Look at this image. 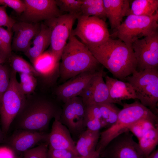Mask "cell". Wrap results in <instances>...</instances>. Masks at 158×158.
Listing matches in <instances>:
<instances>
[{
	"instance_id": "74e56055",
	"label": "cell",
	"mask_w": 158,
	"mask_h": 158,
	"mask_svg": "<svg viewBox=\"0 0 158 158\" xmlns=\"http://www.w3.org/2000/svg\"><path fill=\"white\" fill-rule=\"evenodd\" d=\"M1 4L12 8L19 15L25 11V8L23 0H1Z\"/></svg>"
},
{
	"instance_id": "4316f807",
	"label": "cell",
	"mask_w": 158,
	"mask_h": 158,
	"mask_svg": "<svg viewBox=\"0 0 158 158\" xmlns=\"http://www.w3.org/2000/svg\"><path fill=\"white\" fill-rule=\"evenodd\" d=\"M8 61L11 71L16 73L30 74L35 77L39 75L33 66L21 56L12 53Z\"/></svg>"
},
{
	"instance_id": "7c38bea8",
	"label": "cell",
	"mask_w": 158,
	"mask_h": 158,
	"mask_svg": "<svg viewBox=\"0 0 158 158\" xmlns=\"http://www.w3.org/2000/svg\"><path fill=\"white\" fill-rule=\"evenodd\" d=\"M130 131L113 139L100 154L104 158H143L139 144Z\"/></svg>"
},
{
	"instance_id": "2e32d148",
	"label": "cell",
	"mask_w": 158,
	"mask_h": 158,
	"mask_svg": "<svg viewBox=\"0 0 158 158\" xmlns=\"http://www.w3.org/2000/svg\"><path fill=\"white\" fill-rule=\"evenodd\" d=\"M102 68L98 71H86L71 78L56 88L55 91L56 95L63 102L79 96L91 78Z\"/></svg>"
},
{
	"instance_id": "d6986e66",
	"label": "cell",
	"mask_w": 158,
	"mask_h": 158,
	"mask_svg": "<svg viewBox=\"0 0 158 158\" xmlns=\"http://www.w3.org/2000/svg\"><path fill=\"white\" fill-rule=\"evenodd\" d=\"M104 77L110 97L114 104L122 106L123 103L122 100L136 99L134 90L129 83L119 80L107 75Z\"/></svg>"
},
{
	"instance_id": "44dd1931",
	"label": "cell",
	"mask_w": 158,
	"mask_h": 158,
	"mask_svg": "<svg viewBox=\"0 0 158 158\" xmlns=\"http://www.w3.org/2000/svg\"><path fill=\"white\" fill-rule=\"evenodd\" d=\"M34 39L30 47L24 53L32 63L50 45V30L43 22H41L39 32Z\"/></svg>"
},
{
	"instance_id": "52a82bcc",
	"label": "cell",
	"mask_w": 158,
	"mask_h": 158,
	"mask_svg": "<svg viewBox=\"0 0 158 158\" xmlns=\"http://www.w3.org/2000/svg\"><path fill=\"white\" fill-rule=\"evenodd\" d=\"M11 70L9 86L0 99V116L2 131L7 133L23 107L26 97L21 91L16 76Z\"/></svg>"
},
{
	"instance_id": "e0dca14e",
	"label": "cell",
	"mask_w": 158,
	"mask_h": 158,
	"mask_svg": "<svg viewBox=\"0 0 158 158\" xmlns=\"http://www.w3.org/2000/svg\"><path fill=\"white\" fill-rule=\"evenodd\" d=\"M48 136L41 131L18 129L11 137L9 147L16 155L33 148L40 142H47Z\"/></svg>"
},
{
	"instance_id": "bcb514c9",
	"label": "cell",
	"mask_w": 158,
	"mask_h": 158,
	"mask_svg": "<svg viewBox=\"0 0 158 158\" xmlns=\"http://www.w3.org/2000/svg\"><path fill=\"white\" fill-rule=\"evenodd\" d=\"M99 158H104L101 157H99Z\"/></svg>"
},
{
	"instance_id": "836d02e7",
	"label": "cell",
	"mask_w": 158,
	"mask_h": 158,
	"mask_svg": "<svg viewBox=\"0 0 158 158\" xmlns=\"http://www.w3.org/2000/svg\"><path fill=\"white\" fill-rule=\"evenodd\" d=\"M10 74L8 66L3 64L0 66V99L9 86Z\"/></svg>"
},
{
	"instance_id": "60d3db41",
	"label": "cell",
	"mask_w": 158,
	"mask_h": 158,
	"mask_svg": "<svg viewBox=\"0 0 158 158\" xmlns=\"http://www.w3.org/2000/svg\"><path fill=\"white\" fill-rule=\"evenodd\" d=\"M100 155V152L96 150L87 156H78L76 158H99Z\"/></svg>"
},
{
	"instance_id": "ffe728a7",
	"label": "cell",
	"mask_w": 158,
	"mask_h": 158,
	"mask_svg": "<svg viewBox=\"0 0 158 158\" xmlns=\"http://www.w3.org/2000/svg\"><path fill=\"white\" fill-rule=\"evenodd\" d=\"M107 18L112 30H116L121 23L122 20L130 7L128 0H103Z\"/></svg>"
},
{
	"instance_id": "3957f363",
	"label": "cell",
	"mask_w": 158,
	"mask_h": 158,
	"mask_svg": "<svg viewBox=\"0 0 158 158\" xmlns=\"http://www.w3.org/2000/svg\"><path fill=\"white\" fill-rule=\"evenodd\" d=\"M61 111L49 100L29 97L14 121L18 129L41 131L47 128L52 118H60Z\"/></svg>"
},
{
	"instance_id": "5b68a950",
	"label": "cell",
	"mask_w": 158,
	"mask_h": 158,
	"mask_svg": "<svg viewBox=\"0 0 158 158\" xmlns=\"http://www.w3.org/2000/svg\"><path fill=\"white\" fill-rule=\"evenodd\" d=\"M132 74L125 80L133 87L136 99L156 114L157 113L158 101V68L147 69L142 71L136 70Z\"/></svg>"
},
{
	"instance_id": "f35d334b",
	"label": "cell",
	"mask_w": 158,
	"mask_h": 158,
	"mask_svg": "<svg viewBox=\"0 0 158 158\" xmlns=\"http://www.w3.org/2000/svg\"><path fill=\"white\" fill-rule=\"evenodd\" d=\"M85 113L99 119L101 121L103 127L107 126L106 122L102 118L100 110L98 105L90 104L85 105Z\"/></svg>"
},
{
	"instance_id": "ac0fdd59",
	"label": "cell",
	"mask_w": 158,
	"mask_h": 158,
	"mask_svg": "<svg viewBox=\"0 0 158 158\" xmlns=\"http://www.w3.org/2000/svg\"><path fill=\"white\" fill-rule=\"evenodd\" d=\"M59 118H54L51 131L48 134L47 142L48 148L68 150L79 156L76 150L75 144L71 137L70 131L60 121Z\"/></svg>"
},
{
	"instance_id": "277c9868",
	"label": "cell",
	"mask_w": 158,
	"mask_h": 158,
	"mask_svg": "<svg viewBox=\"0 0 158 158\" xmlns=\"http://www.w3.org/2000/svg\"><path fill=\"white\" fill-rule=\"evenodd\" d=\"M122 106L115 123L100 133L96 148L100 154L113 139L121 134L129 131L130 126L138 121L147 119L158 124L157 115L139 100H135L131 104L123 103Z\"/></svg>"
},
{
	"instance_id": "7dc6e473",
	"label": "cell",
	"mask_w": 158,
	"mask_h": 158,
	"mask_svg": "<svg viewBox=\"0 0 158 158\" xmlns=\"http://www.w3.org/2000/svg\"></svg>"
},
{
	"instance_id": "8d00e7d4",
	"label": "cell",
	"mask_w": 158,
	"mask_h": 158,
	"mask_svg": "<svg viewBox=\"0 0 158 158\" xmlns=\"http://www.w3.org/2000/svg\"><path fill=\"white\" fill-rule=\"evenodd\" d=\"M84 124L87 129L92 131H99L103 127L102 122L99 119L85 113Z\"/></svg>"
},
{
	"instance_id": "7402d4cb",
	"label": "cell",
	"mask_w": 158,
	"mask_h": 158,
	"mask_svg": "<svg viewBox=\"0 0 158 158\" xmlns=\"http://www.w3.org/2000/svg\"><path fill=\"white\" fill-rule=\"evenodd\" d=\"M100 135L99 131H95L87 129L81 133L75 144L78 155L86 156L95 151Z\"/></svg>"
},
{
	"instance_id": "8992f818",
	"label": "cell",
	"mask_w": 158,
	"mask_h": 158,
	"mask_svg": "<svg viewBox=\"0 0 158 158\" xmlns=\"http://www.w3.org/2000/svg\"><path fill=\"white\" fill-rule=\"evenodd\" d=\"M158 20V12L152 16L128 15L110 37L117 38L131 47L136 40L157 31Z\"/></svg>"
},
{
	"instance_id": "f546056e",
	"label": "cell",
	"mask_w": 158,
	"mask_h": 158,
	"mask_svg": "<svg viewBox=\"0 0 158 158\" xmlns=\"http://www.w3.org/2000/svg\"><path fill=\"white\" fill-rule=\"evenodd\" d=\"M157 126L158 124L153 121L148 119H143L132 124L129 128V131L139 139L149 130Z\"/></svg>"
},
{
	"instance_id": "4fadbf2b",
	"label": "cell",
	"mask_w": 158,
	"mask_h": 158,
	"mask_svg": "<svg viewBox=\"0 0 158 158\" xmlns=\"http://www.w3.org/2000/svg\"><path fill=\"white\" fill-rule=\"evenodd\" d=\"M59 120L70 132L79 134L85 130V107L80 97L69 99L64 102Z\"/></svg>"
},
{
	"instance_id": "b9f144b4",
	"label": "cell",
	"mask_w": 158,
	"mask_h": 158,
	"mask_svg": "<svg viewBox=\"0 0 158 158\" xmlns=\"http://www.w3.org/2000/svg\"><path fill=\"white\" fill-rule=\"evenodd\" d=\"M143 158H158V150H154L148 156Z\"/></svg>"
},
{
	"instance_id": "f6af8a7d",
	"label": "cell",
	"mask_w": 158,
	"mask_h": 158,
	"mask_svg": "<svg viewBox=\"0 0 158 158\" xmlns=\"http://www.w3.org/2000/svg\"><path fill=\"white\" fill-rule=\"evenodd\" d=\"M16 158H23L22 157L17 156Z\"/></svg>"
},
{
	"instance_id": "30bf717a",
	"label": "cell",
	"mask_w": 158,
	"mask_h": 158,
	"mask_svg": "<svg viewBox=\"0 0 158 158\" xmlns=\"http://www.w3.org/2000/svg\"><path fill=\"white\" fill-rule=\"evenodd\" d=\"M139 71L158 68V32L138 39L132 44Z\"/></svg>"
},
{
	"instance_id": "484cf974",
	"label": "cell",
	"mask_w": 158,
	"mask_h": 158,
	"mask_svg": "<svg viewBox=\"0 0 158 158\" xmlns=\"http://www.w3.org/2000/svg\"><path fill=\"white\" fill-rule=\"evenodd\" d=\"M138 144L144 158L148 156L158 144V126L154 127L138 139Z\"/></svg>"
},
{
	"instance_id": "603a6c76",
	"label": "cell",
	"mask_w": 158,
	"mask_h": 158,
	"mask_svg": "<svg viewBox=\"0 0 158 158\" xmlns=\"http://www.w3.org/2000/svg\"><path fill=\"white\" fill-rule=\"evenodd\" d=\"M59 61L49 50L44 51L32 63L40 75L46 76L59 68Z\"/></svg>"
},
{
	"instance_id": "7a4b0ae2",
	"label": "cell",
	"mask_w": 158,
	"mask_h": 158,
	"mask_svg": "<svg viewBox=\"0 0 158 158\" xmlns=\"http://www.w3.org/2000/svg\"><path fill=\"white\" fill-rule=\"evenodd\" d=\"M59 71L60 82L63 83L86 71H96L104 68L88 47L70 35L62 53Z\"/></svg>"
},
{
	"instance_id": "d4e9b609",
	"label": "cell",
	"mask_w": 158,
	"mask_h": 158,
	"mask_svg": "<svg viewBox=\"0 0 158 158\" xmlns=\"http://www.w3.org/2000/svg\"><path fill=\"white\" fill-rule=\"evenodd\" d=\"M82 1L80 8L81 15L96 17L106 21L107 17L103 0H82Z\"/></svg>"
},
{
	"instance_id": "cb8c5ba5",
	"label": "cell",
	"mask_w": 158,
	"mask_h": 158,
	"mask_svg": "<svg viewBox=\"0 0 158 158\" xmlns=\"http://www.w3.org/2000/svg\"><path fill=\"white\" fill-rule=\"evenodd\" d=\"M158 0L133 1L125 16H152L158 12Z\"/></svg>"
},
{
	"instance_id": "9a60e30c",
	"label": "cell",
	"mask_w": 158,
	"mask_h": 158,
	"mask_svg": "<svg viewBox=\"0 0 158 158\" xmlns=\"http://www.w3.org/2000/svg\"><path fill=\"white\" fill-rule=\"evenodd\" d=\"M41 23H29L17 21L12 28V51L25 53L30 47L31 40L39 32Z\"/></svg>"
},
{
	"instance_id": "ba28073f",
	"label": "cell",
	"mask_w": 158,
	"mask_h": 158,
	"mask_svg": "<svg viewBox=\"0 0 158 158\" xmlns=\"http://www.w3.org/2000/svg\"><path fill=\"white\" fill-rule=\"evenodd\" d=\"M77 19V26L71 34L77 36L87 46L100 45L110 37L107 24L102 19L80 14Z\"/></svg>"
},
{
	"instance_id": "83f0119b",
	"label": "cell",
	"mask_w": 158,
	"mask_h": 158,
	"mask_svg": "<svg viewBox=\"0 0 158 158\" xmlns=\"http://www.w3.org/2000/svg\"><path fill=\"white\" fill-rule=\"evenodd\" d=\"M12 31L0 26V54L3 63L7 61L12 53Z\"/></svg>"
},
{
	"instance_id": "7bdbcfd3",
	"label": "cell",
	"mask_w": 158,
	"mask_h": 158,
	"mask_svg": "<svg viewBox=\"0 0 158 158\" xmlns=\"http://www.w3.org/2000/svg\"><path fill=\"white\" fill-rule=\"evenodd\" d=\"M3 135L2 131L1 130V129H0V142H1V140L2 139Z\"/></svg>"
},
{
	"instance_id": "ab89813d",
	"label": "cell",
	"mask_w": 158,
	"mask_h": 158,
	"mask_svg": "<svg viewBox=\"0 0 158 158\" xmlns=\"http://www.w3.org/2000/svg\"><path fill=\"white\" fill-rule=\"evenodd\" d=\"M17 156L9 147H0V158H16Z\"/></svg>"
},
{
	"instance_id": "f1b7e54d",
	"label": "cell",
	"mask_w": 158,
	"mask_h": 158,
	"mask_svg": "<svg viewBox=\"0 0 158 158\" xmlns=\"http://www.w3.org/2000/svg\"><path fill=\"white\" fill-rule=\"evenodd\" d=\"M100 110L102 117L107 126H110L116 121L121 109L114 103H106L98 105Z\"/></svg>"
},
{
	"instance_id": "e575fe53",
	"label": "cell",
	"mask_w": 158,
	"mask_h": 158,
	"mask_svg": "<svg viewBox=\"0 0 158 158\" xmlns=\"http://www.w3.org/2000/svg\"><path fill=\"white\" fill-rule=\"evenodd\" d=\"M79 156L67 150L55 149L49 148L47 158H76Z\"/></svg>"
},
{
	"instance_id": "ee69618b",
	"label": "cell",
	"mask_w": 158,
	"mask_h": 158,
	"mask_svg": "<svg viewBox=\"0 0 158 158\" xmlns=\"http://www.w3.org/2000/svg\"><path fill=\"white\" fill-rule=\"evenodd\" d=\"M3 64V62H2V60H1V55H0V66L2 64Z\"/></svg>"
},
{
	"instance_id": "1f68e13d",
	"label": "cell",
	"mask_w": 158,
	"mask_h": 158,
	"mask_svg": "<svg viewBox=\"0 0 158 158\" xmlns=\"http://www.w3.org/2000/svg\"><path fill=\"white\" fill-rule=\"evenodd\" d=\"M20 81L19 86L22 92L25 95L33 93L36 87L37 80L36 77L30 74L19 73Z\"/></svg>"
},
{
	"instance_id": "d6a6232c",
	"label": "cell",
	"mask_w": 158,
	"mask_h": 158,
	"mask_svg": "<svg viewBox=\"0 0 158 158\" xmlns=\"http://www.w3.org/2000/svg\"><path fill=\"white\" fill-rule=\"evenodd\" d=\"M48 145L47 142L42 143L23 153V158H47Z\"/></svg>"
},
{
	"instance_id": "5bb4252c",
	"label": "cell",
	"mask_w": 158,
	"mask_h": 158,
	"mask_svg": "<svg viewBox=\"0 0 158 158\" xmlns=\"http://www.w3.org/2000/svg\"><path fill=\"white\" fill-rule=\"evenodd\" d=\"M106 74L102 68L91 78L80 95L84 105L114 103L110 97L107 86L103 79Z\"/></svg>"
},
{
	"instance_id": "6da1fadb",
	"label": "cell",
	"mask_w": 158,
	"mask_h": 158,
	"mask_svg": "<svg viewBox=\"0 0 158 158\" xmlns=\"http://www.w3.org/2000/svg\"><path fill=\"white\" fill-rule=\"evenodd\" d=\"M87 47L99 63L121 80H125L137 70V62L132 47L119 39L110 37L100 45Z\"/></svg>"
},
{
	"instance_id": "8fae6325",
	"label": "cell",
	"mask_w": 158,
	"mask_h": 158,
	"mask_svg": "<svg viewBox=\"0 0 158 158\" xmlns=\"http://www.w3.org/2000/svg\"><path fill=\"white\" fill-rule=\"evenodd\" d=\"M25 11L18 21L29 23H41L63 14L57 6L55 0H23Z\"/></svg>"
},
{
	"instance_id": "d590c367",
	"label": "cell",
	"mask_w": 158,
	"mask_h": 158,
	"mask_svg": "<svg viewBox=\"0 0 158 158\" xmlns=\"http://www.w3.org/2000/svg\"><path fill=\"white\" fill-rule=\"evenodd\" d=\"M6 6H0V26L6 27L7 29L12 31V28L16 20L9 16L6 11Z\"/></svg>"
},
{
	"instance_id": "9c48e42d",
	"label": "cell",
	"mask_w": 158,
	"mask_h": 158,
	"mask_svg": "<svg viewBox=\"0 0 158 158\" xmlns=\"http://www.w3.org/2000/svg\"><path fill=\"white\" fill-rule=\"evenodd\" d=\"M80 14L65 13L43 22L50 32V44L49 50L59 61L74 23Z\"/></svg>"
},
{
	"instance_id": "4dcf8cb0",
	"label": "cell",
	"mask_w": 158,
	"mask_h": 158,
	"mask_svg": "<svg viewBox=\"0 0 158 158\" xmlns=\"http://www.w3.org/2000/svg\"><path fill=\"white\" fill-rule=\"evenodd\" d=\"M60 11L71 14H81L82 0H55Z\"/></svg>"
}]
</instances>
